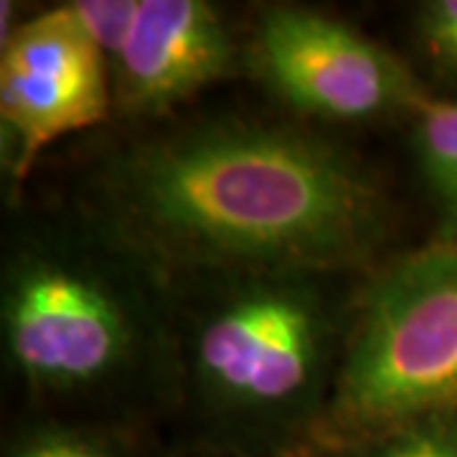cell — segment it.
<instances>
[{
  "label": "cell",
  "mask_w": 457,
  "mask_h": 457,
  "mask_svg": "<svg viewBox=\"0 0 457 457\" xmlns=\"http://www.w3.org/2000/svg\"><path fill=\"white\" fill-rule=\"evenodd\" d=\"M0 336L5 376L36 417L132 432L173 414L170 285L74 206L8 231Z\"/></svg>",
  "instance_id": "obj_2"
},
{
  "label": "cell",
  "mask_w": 457,
  "mask_h": 457,
  "mask_svg": "<svg viewBox=\"0 0 457 457\" xmlns=\"http://www.w3.org/2000/svg\"><path fill=\"white\" fill-rule=\"evenodd\" d=\"M369 272L246 270L173 279V411L191 440L303 457L323 425Z\"/></svg>",
  "instance_id": "obj_3"
},
{
  "label": "cell",
  "mask_w": 457,
  "mask_h": 457,
  "mask_svg": "<svg viewBox=\"0 0 457 457\" xmlns=\"http://www.w3.org/2000/svg\"><path fill=\"white\" fill-rule=\"evenodd\" d=\"M245 49L224 13L204 0H137L128 36L107 62L114 117L168 120L176 107L237 74Z\"/></svg>",
  "instance_id": "obj_7"
},
{
  "label": "cell",
  "mask_w": 457,
  "mask_h": 457,
  "mask_svg": "<svg viewBox=\"0 0 457 457\" xmlns=\"http://www.w3.org/2000/svg\"><path fill=\"white\" fill-rule=\"evenodd\" d=\"M254 69L290 110L328 122L414 114L429 99L399 56L338 18L267 5L249 46Z\"/></svg>",
  "instance_id": "obj_5"
},
{
  "label": "cell",
  "mask_w": 457,
  "mask_h": 457,
  "mask_svg": "<svg viewBox=\"0 0 457 457\" xmlns=\"http://www.w3.org/2000/svg\"><path fill=\"white\" fill-rule=\"evenodd\" d=\"M112 117L107 59L69 3L3 33L0 125L5 170L16 188L46 147Z\"/></svg>",
  "instance_id": "obj_6"
},
{
  "label": "cell",
  "mask_w": 457,
  "mask_h": 457,
  "mask_svg": "<svg viewBox=\"0 0 457 457\" xmlns=\"http://www.w3.org/2000/svg\"><path fill=\"white\" fill-rule=\"evenodd\" d=\"M161 457H242L237 453H228V450H221V447H213V445H206V442L191 440L186 447H180L176 453H168V455Z\"/></svg>",
  "instance_id": "obj_13"
},
{
  "label": "cell",
  "mask_w": 457,
  "mask_h": 457,
  "mask_svg": "<svg viewBox=\"0 0 457 457\" xmlns=\"http://www.w3.org/2000/svg\"><path fill=\"white\" fill-rule=\"evenodd\" d=\"M447 409H457V239L437 237L361 282L312 450Z\"/></svg>",
  "instance_id": "obj_4"
},
{
  "label": "cell",
  "mask_w": 457,
  "mask_h": 457,
  "mask_svg": "<svg viewBox=\"0 0 457 457\" xmlns=\"http://www.w3.org/2000/svg\"><path fill=\"white\" fill-rule=\"evenodd\" d=\"M74 209L168 282L246 270L371 272L396 212L348 147L293 120L137 125L87 163Z\"/></svg>",
  "instance_id": "obj_1"
},
{
  "label": "cell",
  "mask_w": 457,
  "mask_h": 457,
  "mask_svg": "<svg viewBox=\"0 0 457 457\" xmlns=\"http://www.w3.org/2000/svg\"><path fill=\"white\" fill-rule=\"evenodd\" d=\"M69 8L110 62L128 36L137 0H74Z\"/></svg>",
  "instance_id": "obj_11"
},
{
  "label": "cell",
  "mask_w": 457,
  "mask_h": 457,
  "mask_svg": "<svg viewBox=\"0 0 457 457\" xmlns=\"http://www.w3.org/2000/svg\"><path fill=\"white\" fill-rule=\"evenodd\" d=\"M414 29L435 64L457 74V0H427L414 11Z\"/></svg>",
  "instance_id": "obj_12"
},
{
  "label": "cell",
  "mask_w": 457,
  "mask_h": 457,
  "mask_svg": "<svg viewBox=\"0 0 457 457\" xmlns=\"http://www.w3.org/2000/svg\"><path fill=\"white\" fill-rule=\"evenodd\" d=\"M132 432L59 417H33L8 437L3 457H132Z\"/></svg>",
  "instance_id": "obj_10"
},
{
  "label": "cell",
  "mask_w": 457,
  "mask_h": 457,
  "mask_svg": "<svg viewBox=\"0 0 457 457\" xmlns=\"http://www.w3.org/2000/svg\"><path fill=\"white\" fill-rule=\"evenodd\" d=\"M411 147L440 212V234L457 239V102L429 97L411 114Z\"/></svg>",
  "instance_id": "obj_8"
},
{
  "label": "cell",
  "mask_w": 457,
  "mask_h": 457,
  "mask_svg": "<svg viewBox=\"0 0 457 457\" xmlns=\"http://www.w3.org/2000/svg\"><path fill=\"white\" fill-rule=\"evenodd\" d=\"M303 457H457V409L422 414Z\"/></svg>",
  "instance_id": "obj_9"
}]
</instances>
